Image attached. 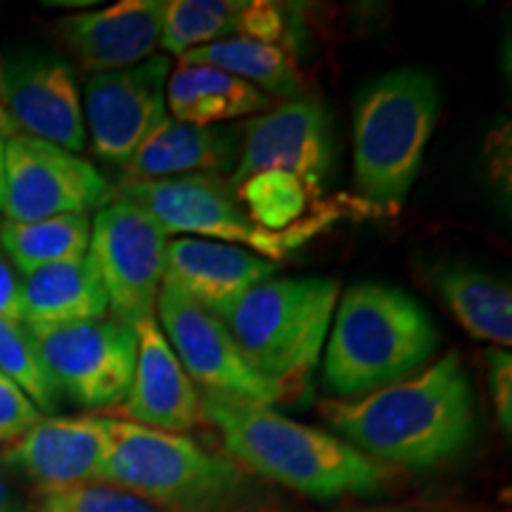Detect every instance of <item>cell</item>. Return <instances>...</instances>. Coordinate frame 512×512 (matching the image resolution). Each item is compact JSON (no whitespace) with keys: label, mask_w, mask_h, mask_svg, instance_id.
Segmentation results:
<instances>
[{"label":"cell","mask_w":512,"mask_h":512,"mask_svg":"<svg viewBox=\"0 0 512 512\" xmlns=\"http://www.w3.org/2000/svg\"><path fill=\"white\" fill-rule=\"evenodd\" d=\"M320 415L368 458L411 470L451 463L475 437V401L458 354L361 399L323 401Z\"/></svg>","instance_id":"cell-1"},{"label":"cell","mask_w":512,"mask_h":512,"mask_svg":"<svg viewBox=\"0 0 512 512\" xmlns=\"http://www.w3.org/2000/svg\"><path fill=\"white\" fill-rule=\"evenodd\" d=\"M202 420L223 441L226 456L249 475L285 486L313 501L373 496L389 482L382 463L337 434L285 418L264 403L200 392Z\"/></svg>","instance_id":"cell-2"},{"label":"cell","mask_w":512,"mask_h":512,"mask_svg":"<svg viewBox=\"0 0 512 512\" xmlns=\"http://www.w3.org/2000/svg\"><path fill=\"white\" fill-rule=\"evenodd\" d=\"M98 482L131 491L166 512H261L266 491L228 456L185 434L112 418V448Z\"/></svg>","instance_id":"cell-3"},{"label":"cell","mask_w":512,"mask_h":512,"mask_svg":"<svg viewBox=\"0 0 512 512\" xmlns=\"http://www.w3.org/2000/svg\"><path fill=\"white\" fill-rule=\"evenodd\" d=\"M332 318L323 382L339 401L361 399L415 375L441 342L430 313L394 285H351Z\"/></svg>","instance_id":"cell-4"},{"label":"cell","mask_w":512,"mask_h":512,"mask_svg":"<svg viewBox=\"0 0 512 512\" xmlns=\"http://www.w3.org/2000/svg\"><path fill=\"white\" fill-rule=\"evenodd\" d=\"M430 72L401 67L363 88L354 112V174L361 200L394 211L411 192L439 119Z\"/></svg>","instance_id":"cell-5"},{"label":"cell","mask_w":512,"mask_h":512,"mask_svg":"<svg viewBox=\"0 0 512 512\" xmlns=\"http://www.w3.org/2000/svg\"><path fill=\"white\" fill-rule=\"evenodd\" d=\"M337 302V278H271L252 287L223 323L249 366L273 382L285 401L309 382Z\"/></svg>","instance_id":"cell-6"},{"label":"cell","mask_w":512,"mask_h":512,"mask_svg":"<svg viewBox=\"0 0 512 512\" xmlns=\"http://www.w3.org/2000/svg\"><path fill=\"white\" fill-rule=\"evenodd\" d=\"M119 200L133 202L169 235L235 245L264 259H283L299 242L259 228L240 207L230 185L214 176H181L164 181H124Z\"/></svg>","instance_id":"cell-7"},{"label":"cell","mask_w":512,"mask_h":512,"mask_svg":"<svg viewBox=\"0 0 512 512\" xmlns=\"http://www.w3.org/2000/svg\"><path fill=\"white\" fill-rule=\"evenodd\" d=\"M112 318L136 325L155 316L164 283L166 233L147 211L114 197L95 211L88 245Z\"/></svg>","instance_id":"cell-8"},{"label":"cell","mask_w":512,"mask_h":512,"mask_svg":"<svg viewBox=\"0 0 512 512\" xmlns=\"http://www.w3.org/2000/svg\"><path fill=\"white\" fill-rule=\"evenodd\" d=\"M114 200L98 166L24 133L5 138V221L88 216Z\"/></svg>","instance_id":"cell-9"},{"label":"cell","mask_w":512,"mask_h":512,"mask_svg":"<svg viewBox=\"0 0 512 512\" xmlns=\"http://www.w3.org/2000/svg\"><path fill=\"white\" fill-rule=\"evenodd\" d=\"M31 332L60 394L93 411L124 403L136 370L133 325L105 316Z\"/></svg>","instance_id":"cell-10"},{"label":"cell","mask_w":512,"mask_h":512,"mask_svg":"<svg viewBox=\"0 0 512 512\" xmlns=\"http://www.w3.org/2000/svg\"><path fill=\"white\" fill-rule=\"evenodd\" d=\"M155 313L166 342L192 384H200L202 392L238 396L264 406L283 401L280 389L249 366L226 323L197 306L174 285L162 283L159 287Z\"/></svg>","instance_id":"cell-11"},{"label":"cell","mask_w":512,"mask_h":512,"mask_svg":"<svg viewBox=\"0 0 512 512\" xmlns=\"http://www.w3.org/2000/svg\"><path fill=\"white\" fill-rule=\"evenodd\" d=\"M169 57L150 60L119 72L93 74L86 83L83 121L86 138L102 162L126 166L159 126L169 119L166 110Z\"/></svg>","instance_id":"cell-12"},{"label":"cell","mask_w":512,"mask_h":512,"mask_svg":"<svg viewBox=\"0 0 512 512\" xmlns=\"http://www.w3.org/2000/svg\"><path fill=\"white\" fill-rule=\"evenodd\" d=\"M330 126V110L313 98H294L266 114H256L242 126L230 188L261 171H283L320 195L330 171Z\"/></svg>","instance_id":"cell-13"},{"label":"cell","mask_w":512,"mask_h":512,"mask_svg":"<svg viewBox=\"0 0 512 512\" xmlns=\"http://www.w3.org/2000/svg\"><path fill=\"white\" fill-rule=\"evenodd\" d=\"M3 102L17 133L74 155L86 147L79 81L62 57L27 53L3 62Z\"/></svg>","instance_id":"cell-14"},{"label":"cell","mask_w":512,"mask_h":512,"mask_svg":"<svg viewBox=\"0 0 512 512\" xmlns=\"http://www.w3.org/2000/svg\"><path fill=\"white\" fill-rule=\"evenodd\" d=\"M112 448V418H41L5 453V460L38 489L60 491L98 482Z\"/></svg>","instance_id":"cell-15"},{"label":"cell","mask_w":512,"mask_h":512,"mask_svg":"<svg viewBox=\"0 0 512 512\" xmlns=\"http://www.w3.org/2000/svg\"><path fill=\"white\" fill-rule=\"evenodd\" d=\"M166 0H121L55 22L60 41L93 74L136 67L155 55L162 38Z\"/></svg>","instance_id":"cell-16"},{"label":"cell","mask_w":512,"mask_h":512,"mask_svg":"<svg viewBox=\"0 0 512 512\" xmlns=\"http://www.w3.org/2000/svg\"><path fill=\"white\" fill-rule=\"evenodd\" d=\"M275 273V261L235 245L200 238L166 242L164 283L219 320H226L252 287L275 278Z\"/></svg>","instance_id":"cell-17"},{"label":"cell","mask_w":512,"mask_h":512,"mask_svg":"<svg viewBox=\"0 0 512 512\" xmlns=\"http://www.w3.org/2000/svg\"><path fill=\"white\" fill-rule=\"evenodd\" d=\"M138 337L136 370L121 406L128 422L159 432L183 434L202 420L200 392L185 373L157 318L133 325Z\"/></svg>","instance_id":"cell-18"},{"label":"cell","mask_w":512,"mask_h":512,"mask_svg":"<svg viewBox=\"0 0 512 512\" xmlns=\"http://www.w3.org/2000/svg\"><path fill=\"white\" fill-rule=\"evenodd\" d=\"M238 133L219 126H192L166 119L124 166L126 181H164L181 176H214L235 169Z\"/></svg>","instance_id":"cell-19"},{"label":"cell","mask_w":512,"mask_h":512,"mask_svg":"<svg viewBox=\"0 0 512 512\" xmlns=\"http://www.w3.org/2000/svg\"><path fill=\"white\" fill-rule=\"evenodd\" d=\"M22 306L29 330L64 328L110 313L105 287L88 254L24 275Z\"/></svg>","instance_id":"cell-20"},{"label":"cell","mask_w":512,"mask_h":512,"mask_svg":"<svg viewBox=\"0 0 512 512\" xmlns=\"http://www.w3.org/2000/svg\"><path fill=\"white\" fill-rule=\"evenodd\" d=\"M268 105L266 93L204 64H178L166 81V110L181 124L214 126L268 112Z\"/></svg>","instance_id":"cell-21"},{"label":"cell","mask_w":512,"mask_h":512,"mask_svg":"<svg viewBox=\"0 0 512 512\" xmlns=\"http://www.w3.org/2000/svg\"><path fill=\"white\" fill-rule=\"evenodd\" d=\"M233 192L256 226L268 233L290 235L299 245L339 216L335 209H318L313 214V202L318 204L316 192L306 188L297 176L283 171H261L249 176L235 185Z\"/></svg>","instance_id":"cell-22"},{"label":"cell","mask_w":512,"mask_h":512,"mask_svg":"<svg viewBox=\"0 0 512 512\" xmlns=\"http://www.w3.org/2000/svg\"><path fill=\"white\" fill-rule=\"evenodd\" d=\"M437 287L453 316L475 339L512 344V292L505 280L472 266H448L437 275Z\"/></svg>","instance_id":"cell-23"},{"label":"cell","mask_w":512,"mask_h":512,"mask_svg":"<svg viewBox=\"0 0 512 512\" xmlns=\"http://www.w3.org/2000/svg\"><path fill=\"white\" fill-rule=\"evenodd\" d=\"M178 64H204L221 69L254 86L256 91H266L278 98H292L304 88V79L290 53L283 46H271L254 38L235 36L209 43L178 57Z\"/></svg>","instance_id":"cell-24"},{"label":"cell","mask_w":512,"mask_h":512,"mask_svg":"<svg viewBox=\"0 0 512 512\" xmlns=\"http://www.w3.org/2000/svg\"><path fill=\"white\" fill-rule=\"evenodd\" d=\"M88 245L91 216H55L27 223L0 219V249L22 278L46 266L86 256Z\"/></svg>","instance_id":"cell-25"},{"label":"cell","mask_w":512,"mask_h":512,"mask_svg":"<svg viewBox=\"0 0 512 512\" xmlns=\"http://www.w3.org/2000/svg\"><path fill=\"white\" fill-rule=\"evenodd\" d=\"M247 0H171L166 3L159 46L183 57L190 50L240 36Z\"/></svg>","instance_id":"cell-26"},{"label":"cell","mask_w":512,"mask_h":512,"mask_svg":"<svg viewBox=\"0 0 512 512\" xmlns=\"http://www.w3.org/2000/svg\"><path fill=\"white\" fill-rule=\"evenodd\" d=\"M0 375L15 382L41 413L55 411L60 389L43 363L34 332L17 320H0Z\"/></svg>","instance_id":"cell-27"},{"label":"cell","mask_w":512,"mask_h":512,"mask_svg":"<svg viewBox=\"0 0 512 512\" xmlns=\"http://www.w3.org/2000/svg\"><path fill=\"white\" fill-rule=\"evenodd\" d=\"M27 512H166L131 491L91 482L72 489L43 491Z\"/></svg>","instance_id":"cell-28"},{"label":"cell","mask_w":512,"mask_h":512,"mask_svg":"<svg viewBox=\"0 0 512 512\" xmlns=\"http://www.w3.org/2000/svg\"><path fill=\"white\" fill-rule=\"evenodd\" d=\"M41 418L36 403L15 382L0 375V444H15Z\"/></svg>","instance_id":"cell-29"},{"label":"cell","mask_w":512,"mask_h":512,"mask_svg":"<svg viewBox=\"0 0 512 512\" xmlns=\"http://www.w3.org/2000/svg\"><path fill=\"white\" fill-rule=\"evenodd\" d=\"M486 368H489L491 396H494L498 425L505 432L512 430V356L503 349L486 351Z\"/></svg>","instance_id":"cell-30"},{"label":"cell","mask_w":512,"mask_h":512,"mask_svg":"<svg viewBox=\"0 0 512 512\" xmlns=\"http://www.w3.org/2000/svg\"><path fill=\"white\" fill-rule=\"evenodd\" d=\"M0 320L24 323L22 306V275L15 271L8 256L0 249Z\"/></svg>","instance_id":"cell-31"},{"label":"cell","mask_w":512,"mask_h":512,"mask_svg":"<svg viewBox=\"0 0 512 512\" xmlns=\"http://www.w3.org/2000/svg\"><path fill=\"white\" fill-rule=\"evenodd\" d=\"M0 133H3L5 138L15 136L17 133L8 117V112H5V102H3V57H0Z\"/></svg>","instance_id":"cell-32"},{"label":"cell","mask_w":512,"mask_h":512,"mask_svg":"<svg viewBox=\"0 0 512 512\" xmlns=\"http://www.w3.org/2000/svg\"><path fill=\"white\" fill-rule=\"evenodd\" d=\"M3 185H5V136L0 133V219H3Z\"/></svg>","instance_id":"cell-33"},{"label":"cell","mask_w":512,"mask_h":512,"mask_svg":"<svg viewBox=\"0 0 512 512\" xmlns=\"http://www.w3.org/2000/svg\"><path fill=\"white\" fill-rule=\"evenodd\" d=\"M0 512H15V508H12V503L8 498V489H5L3 479H0Z\"/></svg>","instance_id":"cell-34"},{"label":"cell","mask_w":512,"mask_h":512,"mask_svg":"<svg viewBox=\"0 0 512 512\" xmlns=\"http://www.w3.org/2000/svg\"><path fill=\"white\" fill-rule=\"evenodd\" d=\"M358 512H415L408 508H375V510H358Z\"/></svg>","instance_id":"cell-35"}]
</instances>
